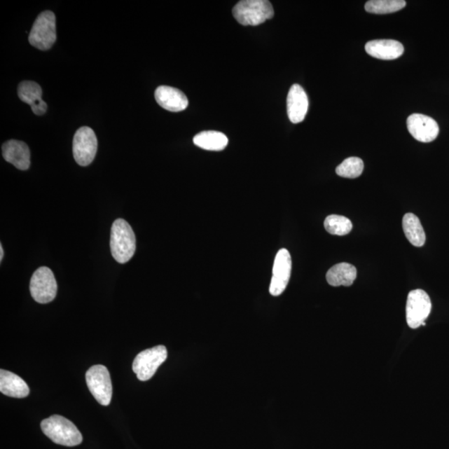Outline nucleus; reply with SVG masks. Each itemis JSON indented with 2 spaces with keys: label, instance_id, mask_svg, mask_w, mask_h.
Returning <instances> with one entry per match:
<instances>
[{
  "label": "nucleus",
  "instance_id": "17",
  "mask_svg": "<svg viewBox=\"0 0 449 449\" xmlns=\"http://www.w3.org/2000/svg\"><path fill=\"white\" fill-rule=\"evenodd\" d=\"M0 392L7 396L22 399L28 396L30 390L26 382L11 371H0Z\"/></svg>",
  "mask_w": 449,
  "mask_h": 449
},
{
  "label": "nucleus",
  "instance_id": "19",
  "mask_svg": "<svg viewBox=\"0 0 449 449\" xmlns=\"http://www.w3.org/2000/svg\"><path fill=\"white\" fill-rule=\"evenodd\" d=\"M403 229L408 242L417 247H423L426 242V235L419 217L407 213L403 219Z\"/></svg>",
  "mask_w": 449,
  "mask_h": 449
},
{
  "label": "nucleus",
  "instance_id": "6",
  "mask_svg": "<svg viewBox=\"0 0 449 449\" xmlns=\"http://www.w3.org/2000/svg\"><path fill=\"white\" fill-rule=\"evenodd\" d=\"M86 382L97 401L101 406H109L113 396V385L108 368L101 364L92 366L86 373Z\"/></svg>",
  "mask_w": 449,
  "mask_h": 449
},
{
  "label": "nucleus",
  "instance_id": "2",
  "mask_svg": "<svg viewBox=\"0 0 449 449\" xmlns=\"http://www.w3.org/2000/svg\"><path fill=\"white\" fill-rule=\"evenodd\" d=\"M41 429L47 437L60 445L74 447L83 441L77 427L63 416L53 415L43 420Z\"/></svg>",
  "mask_w": 449,
  "mask_h": 449
},
{
  "label": "nucleus",
  "instance_id": "13",
  "mask_svg": "<svg viewBox=\"0 0 449 449\" xmlns=\"http://www.w3.org/2000/svg\"><path fill=\"white\" fill-rule=\"evenodd\" d=\"M155 99L163 109L170 112H181L188 106V97L177 88L160 86L155 91Z\"/></svg>",
  "mask_w": 449,
  "mask_h": 449
},
{
  "label": "nucleus",
  "instance_id": "3",
  "mask_svg": "<svg viewBox=\"0 0 449 449\" xmlns=\"http://www.w3.org/2000/svg\"><path fill=\"white\" fill-rule=\"evenodd\" d=\"M233 16L244 26H257L272 19L274 8L268 0H243L233 8Z\"/></svg>",
  "mask_w": 449,
  "mask_h": 449
},
{
  "label": "nucleus",
  "instance_id": "11",
  "mask_svg": "<svg viewBox=\"0 0 449 449\" xmlns=\"http://www.w3.org/2000/svg\"><path fill=\"white\" fill-rule=\"evenodd\" d=\"M407 127L410 134L421 142H431L437 139L439 127L429 116L415 113L407 119Z\"/></svg>",
  "mask_w": 449,
  "mask_h": 449
},
{
  "label": "nucleus",
  "instance_id": "14",
  "mask_svg": "<svg viewBox=\"0 0 449 449\" xmlns=\"http://www.w3.org/2000/svg\"><path fill=\"white\" fill-rule=\"evenodd\" d=\"M3 157L20 170H28L30 167V150L24 141L11 140L2 146Z\"/></svg>",
  "mask_w": 449,
  "mask_h": 449
},
{
  "label": "nucleus",
  "instance_id": "22",
  "mask_svg": "<svg viewBox=\"0 0 449 449\" xmlns=\"http://www.w3.org/2000/svg\"><path fill=\"white\" fill-rule=\"evenodd\" d=\"M324 228L329 233L341 237V235H348L352 230L353 224L345 216L331 215L324 221Z\"/></svg>",
  "mask_w": 449,
  "mask_h": 449
},
{
  "label": "nucleus",
  "instance_id": "16",
  "mask_svg": "<svg viewBox=\"0 0 449 449\" xmlns=\"http://www.w3.org/2000/svg\"><path fill=\"white\" fill-rule=\"evenodd\" d=\"M18 95L24 103L31 106L34 114L42 116L47 112V104L42 99V88L37 83L22 82L18 88Z\"/></svg>",
  "mask_w": 449,
  "mask_h": 449
},
{
  "label": "nucleus",
  "instance_id": "21",
  "mask_svg": "<svg viewBox=\"0 0 449 449\" xmlns=\"http://www.w3.org/2000/svg\"><path fill=\"white\" fill-rule=\"evenodd\" d=\"M406 6L403 0H371L366 4V11L375 15H387L401 11Z\"/></svg>",
  "mask_w": 449,
  "mask_h": 449
},
{
  "label": "nucleus",
  "instance_id": "20",
  "mask_svg": "<svg viewBox=\"0 0 449 449\" xmlns=\"http://www.w3.org/2000/svg\"><path fill=\"white\" fill-rule=\"evenodd\" d=\"M198 148L207 151H221L228 144V139L224 133L216 131H204L193 139Z\"/></svg>",
  "mask_w": 449,
  "mask_h": 449
},
{
  "label": "nucleus",
  "instance_id": "24",
  "mask_svg": "<svg viewBox=\"0 0 449 449\" xmlns=\"http://www.w3.org/2000/svg\"><path fill=\"white\" fill-rule=\"evenodd\" d=\"M4 254V249H3L2 244H0V261H3Z\"/></svg>",
  "mask_w": 449,
  "mask_h": 449
},
{
  "label": "nucleus",
  "instance_id": "1",
  "mask_svg": "<svg viewBox=\"0 0 449 449\" xmlns=\"http://www.w3.org/2000/svg\"><path fill=\"white\" fill-rule=\"evenodd\" d=\"M111 252L120 264L127 263L136 251V237L131 226L125 220L118 219L113 222L111 230Z\"/></svg>",
  "mask_w": 449,
  "mask_h": 449
},
{
  "label": "nucleus",
  "instance_id": "9",
  "mask_svg": "<svg viewBox=\"0 0 449 449\" xmlns=\"http://www.w3.org/2000/svg\"><path fill=\"white\" fill-rule=\"evenodd\" d=\"M432 309L430 298L423 290L412 291L408 296L406 305V319L408 326L417 329L424 326Z\"/></svg>",
  "mask_w": 449,
  "mask_h": 449
},
{
  "label": "nucleus",
  "instance_id": "18",
  "mask_svg": "<svg viewBox=\"0 0 449 449\" xmlns=\"http://www.w3.org/2000/svg\"><path fill=\"white\" fill-rule=\"evenodd\" d=\"M357 277V270L353 265L339 263L328 270L326 279L332 286H352Z\"/></svg>",
  "mask_w": 449,
  "mask_h": 449
},
{
  "label": "nucleus",
  "instance_id": "15",
  "mask_svg": "<svg viewBox=\"0 0 449 449\" xmlns=\"http://www.w3.org/2000/svg\"><path fill=\"white\" fill-rule=\"evenodd\" d=\"M366 51L368 55L382 60H396L401 56L404 48L401 43L393 39H377L368 42Z\"/></svg>",
  "mask_w": 449,
  "mask_h": 449
},
{
  "label": "nucleus",
  "instance_id": "12",
  "mask_svg": "<svg viewBox=\"0 0 449 449\" xmlns=\"http://www.w3.org/2000/svg\"><path fill=\"white\" fill-rule=\"evenodd\" d=\"M309 108V99L304 88L299 84H294L287 96V114L293 123L304 121Z\"/></svg>",
  "mask_w": 449,
  "mask_h": 449
},
{
  "label": "nucleus",
  "instance_id": "8",
  "mask_svg": "<svg viewBox=\"0 0 449 449\" xmlns=\"http://www.w3.org/2000/svg\"><path fill=\"white\" fill-rule=\"evenodd\" d=\"M97 151V139L95 132L88 127H80L75 133L73 141V153L78 165H90L95 158Z\"/></svg>",
  "mask_w": 449,
  "mask_h": 449
},
{
  "label": "nucleus",
  "instance_id": "23",
  "mask_svg": "<svg viewBox=\"0 0 449 449\" xmlns=\"http://www.w3.org/2000/svg\"><path fill=\"white\" fill-rule=\"evenodd\" d=\"M364 162L362 159L351 157L345 160L336 168L337 175L345 179H357L362 174Z\"/></svg>",
  "mask_w": 449,
  "mask_h": 449
},
{
  "label": "nucleus",
  "instance_id": "5",
  "mask_svg": "<svg viewBox=\"0 0 449 449\" xmlns=\"http://www.w3.org/2000/svg\"><path fill=\"white\" fill-rule=\"evenodd\" d=\"M167 350L165 346L158 345L141 351L132 363V371L137 379L148 381L153 377L160 366L166 361Z\"/></svg>",
  "mask_w": 449,
  "mask_h": 449
},
{
  "label": "nucleus",
  "instance_id": "4",
  "mask_svg": "<svg viewBox=\"0 0 449 449\" xmlns=\"http://www.w3.org/2000/svg\"><path fill=\"white\" fill-rule=\"evenodd\" d=\"M57 39L56 18L51 11H44L37 17L30 31L31 46L40 50H48Z\"/></svg>",
  "mask_w": 449,
  "mask_h": 449
},
{
  "label": "nucleus",
  "instance_id": "10",
  "mask_svg": "<svg viewBox=\"0 0 449 449\" xmlns=\"http://www.w3.org/2000/svg\"><path fill=\"white\" fill-rule=\"evenodd\" d=\"M292 261L290 252L281 249L275 256L272 279L270 286L271 296H279L286 290L291 275Z\"/></svg>",
  "mask_w": 449,
  "mask_h": 449
},
{
  "label": "nucleus",
  "instance_id": "7",
  "mask_svg": "<svg viewBox=\"0 0 449 449\" xmlns=\"http://www.w3.org/2000/svg\"><path fill=\"white\" fill-rule=\"evenodd\" d=\"M31 296L40 304H47L55 300L57 284L53 271L46 266L39 268L31 278Z\"/></svg>",
  "mask_w": 449,
  "mask_h": 449
}]
</instances>
